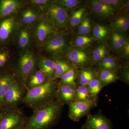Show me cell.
<instances>
[{"mask_svg": "<svg viewBox=\"0 0 129 129\" xmlns=\"http://www.w3.org/2000/svg\"><path fill=\"white\" fill-rule=\"evenodd\" d=\"M64 105L55 100L44 107L34 110L28 118L25 126L27 129H48L60 119Z\"/></svg>", "mask_w": 129, "mask_h": 129, "instance_id": "1", "label": "cell"}, {"mask_svg": "<svg viewBox=\"0 0 129 129\" xmlns=\"http://www.w3.org/2000/svg\"><path fill=\"white\" fill-rule=\"evenodd\" d=\"M58 82L54 79L37 87L27 90L22 102L33 110L40 108L56 99Z\"/></svg>", "mask_w": 129, "mask_h": 129, "instance_id": "2", "label": "cell"}, {"mask_svg": "<svg viewBox=\"0 0 129 129\" xmlns=\"http://www.w3.org/2000/svg\"><path fill=\"white\" fill-rule=\"evenodd\" d=\"M28 118L17 108L0 111V129H16L25 125Z\"/></svg>", "mask_w": 129, "mask_h": 129, "instance_id": "3", "label": "cell"}, {"mask_svg": "<svg viewBox=\"0 0 129 129\" xmlns=\"http://www.w3.org/2000/svg\"><path fill=\"white\" fill-rule=\"evenodd\" d=\"M25 89L22 82L14 79L5 95L2 110L17 108L18 105L22 102L25 96Z\"/></svg>", "mask_w": 129, "mask_h": 129, "instance_id": "4", "label": "cell"}, {"mask_svg": "<svg viewBox=\"0 0 129 129\" xmlns=\"http://www.w3.org/2000/svg\"><path fill=\"white\" fill-rule=\"evenodd\" d=\"M97 102L92 99L74 102L69 106V117L74 122H79L81 118L90 114L92 109L96 107Z\"/></svg>", "mask_w": 129, "mask_h": 129, "instance_id": "5", "label": "cell"}, {"mask_svg": "<svg viewBox=\"0 0 129 129\" xmlns=\"http://www.w3.org/2000/svg\"><path fill=\"white\" fill-rule=\"evenodd\" d=\"M36 64L35 57L32 53L27 52L20 56L16 72L24 85L29 75L35 70Z\"/></svg>", "mask_w": 129, "mask_h": 129, "instance_id": "6", "label": "cell"}, {"mask_svg": "<svg viewBox=\"0 0 129 129\" xmlns=\"http://www.w3.org/2000/svg\"><path fill=\"white\" fill-rule=\"evenodd\" d=\"M69 45L66 38L60 35L51 37L45 44L46 51L53 57H61L68 50Z\"/></svg>", "mask_w": 129, "mask_h": 129, "instance_id": "7", "label": "cell"}, {"mask_svg": "<svg viewBox=\"0 0 129 129\" xmlns=\"http://www.w3.org/2000/svg\"><path fill=\"white\" fill-rule=\"evenodd\" d=\"M112 123L103 115L101 110L96 114H89L81 129H113Z\"/></svg>", "mask_w": 129, "mask_h": 129, "instance_id": "8", "label": "cell"}, {"mask_svg": "<svg viewBox=\"0 0 129 129\" xmlns=\"http://www.w3.org/2000/svg\"><path fill=\"white\" fill-rule=\"evenodd\" d=\"M47 14L51 22L58 27H67L68 15L64 8L56 3L52 4L48 6Z\"/></svg>", "mask_w": 129, "mask_h": 129, "instance_id": "9", "label": "cell"}, {"mask_svg": "<svg viewBox=\"0 0 129 129\" xmlns=\"http://www.w3.org/2000/svg\"><path fill=\"white\" fill-rule=\"evenodd\" d=\"M68 57L74 68H87L91 63L88 53L81 49H72L69 52Z\"/></svg>", "mask_w": 129, "mask_h": 129, "instance_id": "10", "label": "cell"}, {"mask_svg": "<svg viewBox=\"0 0 129 129\" xmlns=\"http://www.w3.org/2000/svg\"><path fill=\"white\" fill-rule=\"evenodd\" d=\"M75 87L67 85L61 84L58 83L56 99L63 105L69 106L75 101Z\"/></svg>", "mask_w": 129, "mask_h": 129, "instance_id": "11", "label": "cell"}, {"mask_svg": "<svg viewBox=\"0 0 129 129\" xmlns=\"http://www.w3.org/2000/svg\"><path fill=\"white\" fill-rule=\"evenodd\" d=\"M15 24V20L13 17H7L0 20V45L9 39L14 30Z\"/></svg>", "mask_w": 129, "mask_h": 129, "instance_id": "12", "label": "cell"}, {"mask_svg": "<svg viewBox=\"0 0 129 129\" xmlns=\"http://www.w3.org/2000/svg\"><path fill=\"white\" fill-rule=\"evenodd\" d=\"M91 6L93 12L100 17H110L114 15L115 13V8L107 4L103 0L92 1L91 2Z\"/></svg>", "mask_w": 129, "mask_h": 129, "instance_id": "13", "label": "cell"}, {"mask_svg": "<svg viewBox=\"0 0 129 129\" xmlns=\"http://www.w3.org/2000/svg\"><path fill=\"white\" fill-rule=\"evenodd\" d=\"M49 80L39 69L34 70L28 77L24 84V86L26 90L29 89L42 85Z\"/></svg>", "mask_w": 129, "mask_h": 129, "instance_id": "14", "label": "cell"}, {"mask_svg": "<svg viewBox=\"0 0 129 129\" xmlns=\"http://www.w3.org/2000/svg\"><path fill=\"white\" fill-rule=\"evenodd\" d=\"M53 32V28L51 25L46 21H42L36 26L35 36L37 41L42 43L46 40Z\"/></svg>", "mask_w": 129, "mask_h": 129, "instance_id": "15", "label": "cell"}, {"mask_svg": "<svg viewBox=\"0 0 129 129\" xmlns=\"http://www.w3.org/2000/svg\"><path fill=\"white\" fill-rule=\"evenodd\" d=\"M21 3L16 0L0 1V20L15 12L21 6Z\"/></svg>", "mask_w": 129, "mask_h": 129, "instance_id": "16", "label": "cell"}, {"mask_svg": "<svg viewBox=\"0 0 129 129\" xmlns=\"http://www.w3.org/2000/svg\"><path fill=\"white\" fill-rule=\"evenodd\" d=\"M14 79L11 74L0 72V111L3 108L5 95Z\"/></svg>", "mask_w": 129, "mask_h": 129, "instance_id": "17", "label": "cell"}, {"mask_svg": "<svg viewBox=\"0 0 129 129\" xmlns=\"http://www.w3.org/2000/svg\"><path fill=\"white\" fill-rule=\"evenodd\" d=\"M98 76V74L94 70L87 68L82 69L77 72L76 84L78 85L88 86L91 81Z\"/></svg>", "mask_w": 129, "mask_h": 129, "instance_id": "18", "label": "cell"}, {"mask_svg": "<svg viewBox=\"0 0 129 129\" xmlns=\"http://www.w3.org/2000/svg\"><path fill=\"white\" fill-rule=\"evenodd\" d=\"M38 66L39 69L43 72L49 79L55 78V61L48 58H42L39 62Z\"/></svg>", "mask_w": 129, "mask_h": 129, "instance_id": "19", "label": "cell"}, {"mask_svg": "<svg viewBox=\"0 0 129 129\" xmlns=\"http://www.w3.org/2000/svg\"><path fill=\"white\" fill-rule=\"evenodd\" d=\"M99 70L98 78L103 88L115 83L119 79L117 72L104 70Z\"/></svg>", "mask_w": 129, "mask_h": 129, "instance_id": "20", "label": "cell"}, {"mask_svg": "<svg viewBox=\"0 0 129 129\" xmlns=\"http://www.w3.org/2000/svg\"><path fill=\"white\" fill-rule=\"evenodd\" d=\"M97 65L99 70H104L117 72L119 68L117 62L112 56L106 57L98 62Z\"/></svg>", "mask_w": 129, "mask_h": 129, "instance_id": "21", "label": "cell"}, {"mask_svg": "<svg viewBox=\"0 0 129 129\" xmlns=\"http://www.w3.org/2000/svg\"><path fill=\"white\" fill-rule=\"evenodd\" d=\"M77 73L76 70L73 67L60 77L58 83L61 84L67 85L76 88L77 86Z\"/></svg>", "mask_w": 129, "mask_h": 129, "instance_id": "22", "label": "cell"}, {"mask_svg": "<svg viewBox=\"0 0 129 129\" xmlns=\"http://www.w3.org/2000/svg\"><path fill=\"white\" fill-rule=\"evenodd\" d=\"M88 87L91 99L95 101L98 102L99 93L103 88L98 76L92 80Z\"/></svg>", "mask_w": 129, "mask_h": 129, "instance_id": "23", "label": "cell"}, {"mask_svg": "<svg viewBox=\"0 0 129 129\" xmlns=\"http://www.w3.org/2000/svg\"><path fill=\"white\" fill-rule=\"evenodd\" d=\"M31 36L29 32L26 29L19 31L18 37V44L22 49H25L29 46L31 43Z\"/></svg>", "mask_w": 129, "mask_h": 129, "instance_id": "24", "label": "cell"}, {"mask_svg": "<svg viewBox=\"0 0 129 129\" xmlns=\"http://www.w3.org/2000/svg\"><path fill=\"white\" fill-rule=\"evenodd\" d=\"M92 99L88 86L78 85L75 88V101H83Z\"/></svg>", "mask_w": 129, "mask_h": 129, "instance_id": "25", "label": "cell"}, {"mask_svg": "<svg viewBox=\"0 0 129 129\" xmlns=\"http://www.w3.org/2000/svg\"><path fill=\"white\" fill-rule=\"evenodd\" d=\"M56 68L54 77L60 78L63 74L73 68L68 63L62 60H56Z\"/></svg>", "mask_w": 129, "mask_h": 129, "instance_id": "26", "label": "cell"}, {"mask_svg": "<svg viewBox=\"0 0 129 129\" xmlns=\"http://www.w3.org/2000/svg\"><path fill=\"white\" fill-rule=\"evenodd\" d=\"M108 28L105 25L97 24L94 27L93 35L95 39L99 40H103L109 35Z\"/></svg>", "mask_w": 129, "mask_h": 129, "instance_id": "27", "label": "cell"}, {"mask_svg": "<svg viewBox=\"0 0 129 129\" xmlns=\"http://www.w3.org/2000/svg\"><path fill=\"white\" fill-rule=\"evenodd\" d=\"M39 16L38 12L32 9H27L22 14L21 21L25 24L31 23L36 21Z\"/></svg>", "mask_w": 129, "mask_h": 129, "instance_id": "28", "label": "cell"}, {"mask_svg": "<svg viewBox=\"0 0 129 129\" xmlns=\"http://www.w3.org/2000/svg\"><path fill=\"white\" fill-rule=\"evenodd\" d=\"M112 25L117 30L122 31L128 30L129 28L128 18L125 16L119 17L113 22Z\"/></svg>", "mask_w": 129, "mask_h": 129, "instance_id": "29", "label": "cell"}, {"mask_svg": "<svg viewBox=\"0 0 129 129\" xmlns=\"http://www.w3.org/2000/svg\"><path fill=\"white\" fill-rule=\"evenodd\" d=\"M107 53V47L104 44H101L98 46L93 51L92 57L93 60L98 62L106 57Z\"/></svg>", "mask_w": 129, "mask_h": 129, "instance_id": "30", "label": "cell"}, {"mask_svg": "<svg viewBox=\"0 0 129 129\" xmlns=\"http://www.w3.org/2000/svg\"><path fill=\"white\" fill-rule=\"evenodd\" d=\"M85 11L84 8H81L74 12L70 19V23L73 27L80 24L83 20V17Z\"/></svg>", "mask_w": 129, "mask_h": 129, "instance_id": "31", "label": "cell"}, {"mask_svg": "<svg viewBox=\"0 0 129 129\" xmlns=\"http://www.w3.org/2000/svg\"><path fill=\"white\" fill-rule=\"evenodd\" d=\"M112 41L114 47L118 50L123 48L126 42L122 35L117 32L113 33L112 35Z\"/></svg>", "mask_w": 129, "mask_h": 129, "instance_id": "32", "label": "cell"}, {"mask_svg": "<svg viewBox=\"0 0 129 129\" xmlns=\"http://www.w3.org/2000/svg\"><path fill=\"white\" fill-rule=\"evenodd\" d=\"M78 31L80 34L85 35L88 34L91 30V25L90 19L88 17L83 19L80 23Z\"/></svg>", "mask_w": 129, "mask_h": 129, "instance_id": "33", "label": "cell"}, {"mask_svg": "<svg viewBox=\"0 0 129 129\" xmlns=\"http://www.w3.org/2000/svg\"><path fill=\"white\" fill-rule=\"evenodd\" d=\"M81 2V1L78 0H59L56 1V4L68 9H71L76 7L80 4Z\"/></svg>", "mask_w": 129, "mask_h": 129, "instance_id": "34", "label": "cell"}, {"mask_svg": "<svg viewBox=\"0 0 129 129\" xmlns=\"http://www.w3.org/2000/svg\"><path fill=\"white\" fill-rule=\"evenodd\" d=\"M92 41V38L85 35H82L78 36L76 38L75 43L78 47H83L89 45Z\"/></svg>", "mask_w": 129, "mask_h": 129, "instance_id": "35", "label": "cell"}, {"mask_svg": "<svg viewBox=\"0 0 129 129\" xmlns=\"http://www.w3.org/2000/svg\"><path fill=\"white\" fill-rule=\"evenodd\" d=\"M9 57V53L7 51L0 50V70L3 69L6 66Z\"/></svg>", "mask_w": 129, "mask_h": 129, "instance_id": "36", "label": "cell"}, {"mask_svg": "<svg viewBox=\"0 0 129 129\" xmlns=\"http://www.w3.org/2000/svg\"><path fill=\"white\" fill-rule=\"evenodd\" d=\"M29 2L32 5L39 7H44L47 6L50 2L48 0H32Z\"/></svg>", "mask_w": 129, "mask_h": 129, "instance_id": "37", "label": "cell"}, {"mask_svg": "<svg viewBox=\"0 0 129 129\" xmlns=\"http://www.w3.org/2000/svg\"><path fill=\"white\" fill-rule=\"evenodd\" d=\"M123 49L125 55L128 57L129 55V44L128 42V41L126 42L124 45L123 47Z\"/></svg>", "mask_w": 129, "mask_h": 129, "instance_id": "38", "label": "cell"}, {"mask_svg": "<svg viewBox=\"0 0 129 129\" xmlns=\"http://www.w3.org/2000/svg\"><path fill=\"white\" fill-rule=\"evenodd\" d=\"M16 129H27V128L25 127V125H24L23 126H22V127H19V128H18Z\"/></svg>", "mask_w": 129, "mask_h": 129, "instance_id": "39", "label": "cell"}, {"mask_svg": "<svg viewBox=\"0 0 129 129\" xmlns=\"http://www.w3.org/2000/svg\"><path fill=\"white\" fill-rule=\"evenodd\" d=\"M129 1H127V4H126V6H127V11H129Z\"/></svg>", "mask_w": 129, "mask_h": 129, "instance_id": "40", "label": "cell"}]
</instances>
